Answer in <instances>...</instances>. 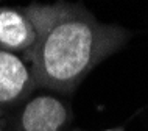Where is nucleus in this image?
Instances as JSON below:
<instances>
[{
	"mask_svg": "<svg viewBox=\"0 0 148 131\" xmlns=\"http://www.w3.org/2000/svg\"><path fill=\"white\" fill-rule=\"evenodd\" d=\"M25 10L39 33L36 47L25 58L38 89L56 94L75 91L133 36L128 28L97 21L78 3H31Z\"/></svg>",
	"mask_w": 148,
	"mask_h": 131,
	"instance_id": "f257e3e1",
	"label": "nucleus"
},
{
	"mask_svg": "<svg viewBox=\"0 0 148 131\" xmlns=\"http://www.w3.org/2000/svg\"><path fill=\"white\" fill-rule=\"evenodd\" d=\"M11 131H69L72 108L56 94H38L6 114Z\"/></svg>",
	"mask_w": 148,
	"mask_h": 131,
	"instance_id": "f03ea898",
	"label": "nucleus"
},
{
	"mask_svg": "<svg viewBox=\"0 0 148 131\" xmlns=\"http://www.w3.org/2000/svg\"><path fill=\"white\" fill-rule=\"evenodd\" d=\"M38 89L30 64L22 56L0 50V112L10 114Z\"/></svg>",
	"mask_w": 148,
	"mask_h": 131,
	"instance_id": "7ed1b4c3",
	"label": "nucleus"
},
{
	"mask_svg": "<svg viewBox=\"0 0 148 131\" xmlns=\"http://www.w3.org/2000/svg\"><path fill=\"white\" fill-rule=\"evenodd\" d=\"M39 33L25 6L0 5V50L25 59L38 44Z\"/></svg>",
	"mask_w": 148,
	"mask_h": 131,
	"instance_id": "20e7f679",
	"label": "nucleus"
},
{
	"mask_svg": "<svg viewBox=\"0 0 148 131\" xmlns=\"http://www.w3.org/2000/svg\"><path fill=\"white\" fill-rule=\"evenodd\" d=\"M0 131H11L6 114H2V112H0Z\"/></svg>",
	"mask_w": 148,
	"mask_h": 131,
	"instance_id": "39448f33",
	"label": "nucleus"
},
{
	"mask_svg": "<svg viewBox=\"0 0 148 131\" xmlns=\"http://www.w3.org/2000/svg\"><path fill=\"white\" fill-rule=\"evenodd\" d=\"M75 131H84V130H75ZM103 131H125L122 128H111V130H103Z\"/></svg>",
	"mask_w": 148,
	"mask_h": 131,
	"instance_id": "423d86ee",
	"label": "nucleus"
}]
</instances>
